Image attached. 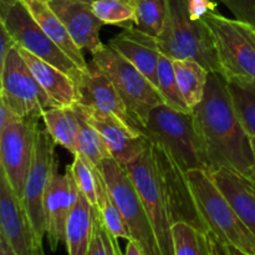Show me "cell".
<instances>
[{
	"label": "cell",
	"instance_id": "6da1fadb",
	"mask_svg": "<svg viewBox=\"0 0 255 255\" xmlns=\"http://www.w3.org/2000/svg\"><path fill=\"white\" fill-rule=\"evenodd\" d=\"M194 121L206 148L211 169L233 172L255 187V161L251 136L234 110L224 75L211 72L201 104L193 110Z\"/></svg>",
	"mask_w": 255,
	"mask_h": 255
},
{
	"label": "cell",
	"instance_id": "7a4b0ae2",
	"mask_svg": "<svg viewBox=\"0 0 255 255\" xmlns=\"http://www.w3.org/2000/svg\"><path fill=\"white\" fill-rule=\"evenodd\" d=\"M188 0H167V19L158 39L161 54L171 60H194L209 72H221L216 46L203 20H192Z\"/></svg>",
	"mask_w": 255,
	"mask_h": 255
},
{
	"label": "cell",
	"instance_id": "3957f363",
	"mask_svg": "<svg viewBox=\"0 0 255 255\" xmlns=\"http://www.w3.org/2000/svg\"><path fill=\"white\" fill-rule=\"evenodd\" d=\"M186 173L209 232L227 246L255 255V237L217 186L209 172L191 169Z\"/></svg>",
	"mask_w": 255,
	"mask_h": 255
},
{
	"label": "cell",
	"instance_id": "277c9868",
	"mask_svg": "<svg viewBox=\"0 0 255 255\" xmlns=\"http://www.w3.org/2000/svg\"><path fill=\"white\" fill-rule=\"evenodd\" d=\"M143 132L149 139L166 147L184 172L211 169L193 112L177 111L162 104L152 110Z\"/></svg>",
	"mask_w": 255,
	"mask_h": 255
},
{
	"label": "cell",
	"instance_id": "5b68a950",
	"mask_svg": "<svg viewBox=\"0 0 255 255\" xmlns=\"http://www.w3.org/2000/svg\"><path fill=\"white\" fill-rule=\"evenodd\" d=\"M92 61L111 80L128 112L143 132L152 110L164 104L157 87L110 45H104L94 52Z\"/></svg>",
	"mask_w": 255,
	"mask_h": 255
},
{
	"label": "cell",
	"instance_id": "8992f818",
	"mask_svg": "<svg viewBox=\"0 0 255 255\" xmlns=\"http://www.w3.org/2000/svg\"><path fill=\"white\" fill-rule=\"evenodd\" d=\"M216 46L226 79L255 80V26L211 11L202 19Z\"/></svg>",
	"mask_w": 255,
	"mask_h": 255
},
{
	"label": "cell",
	"instance_id": "52a82bcc",
	"mask_svg": "<svg viewBox=\"0 0 255 255\" xmlns=\"http://www.w3.org/2000/svg\"><path fill=\"white\" fill-rule=\"evenodd\" d=\"M100 169L124 214L131 233V239L141 246L146 255H163L151 219L124 164L111 157L100 164Z\"/></svg>",
	"mask_w": 255,
	"mask_h": 255
},
{
	"label": "cell",
	"instance_id": "ba28073f",
	"mask_svg": "<svg viewBox=\"0 0 255 255\" xmlns=\"http://www.w3.org/2000/svg\"><path fill=\"white\" fill-rule=\"evenodd\" d=\"M139 194L144 209L153 226L159 248L163 255H174L173 221L168 202L157 174L151 148L125 166Z\"/></svg>",
	"mask_w": 255,
	"mask_h": 255
},
{
	"label": "cell",
	"instance_id": "9c48e42d",
	"mask_svg": "<svg viewBox=\"0 0 255 255\" xmlns=\"http://www.w3.org/2000/svg\"><path fill=\"white\" fill-rule=\"evenodd\" d=\"M0 101L19 117H42L49 110L60 107L40 86L20 55L17 46L10 51L4 64L0 66Z\"/></svg>",
	"mask_w": 255,
	"mask_h": 255
},
{
	"label": "cell",
	"instance_id": "30bf717a",
	"mask_svg": "<svg viewBox=\"0 0 255 255\" xmlns=\"http://www.w3.org/2000/svg\"><path fill=\"white\" fill-rule=\"evenodd\" d=\"M149 148L162 189L171 209L173 224L184 222L204 233H209V228L199 211L186 172L161 143L149 139Z\"/></svg>",
	"mask_w": 255,
	"mask_h": 255
},
{
	"label": "cell",
	"instance_id": "8fae6325",
	"mask_svg": "<svg viewBox=\"0 0 255 255\" xmlns=\"http://www.w3.org/2000/svg\"><path fill=\"white\" fill-rule=\"evenodd\" d=\"M55 146L56 143L46 128L37 131L34 156L21 197L22 206L29 216L37 238L41 242L46 234V219L44 211L45 193L59 167L55 154Z\"/></svg>",
	"mask_w": 255,
	"mask_h": 255
},
{
	"label": "cell",
	"instance_id": "7c38bea8",
	"mask_svg": "<svg viewBox=\"0 0 255 255\" xmlns=\"http://www.w3.org/2000/svg\"><path fill=\"white\" fill-rule=\"evenodd\" d=\"M39 120L37 116L22 117L0 129L1 173L20 199L34 156Z\"/></svg>",
	"mask_w": 255,
	"mask_h": 255
},
{
	"label": "cell",
	"instance_id": "4fadbf2b",
	"mask_svg": "<svg viewBox=\"0 0 255 255\" xmlns=\"http://www.w3.org/2000/svg\"><path fill=\"white\" fill-rule=\"evenodd\" d=\"M0 22L5 25L20 47L61 70L77 85L84 71L45 34L22 1L14 5Z\"/></svg>",
	"mask_w": 255,
	"mask_h": 255
},
{
	"label": "cell",
	"instance_id": "5bb4252c",
	"mask_svg": "<svg viewBox=\"0 0 255 255\" xmlns=\"http://www.w3.org/2000/svg\"><path fill=\"white\" fill-rule=\"evenodd\" d=\"M0 229L1 237L16 255H45L20 197L4 174L0 176Z\"/></svg>",
	"mask_w": 255,
	"mask_h": 255
},
{
	"label": "cell",
	"instance_id": "9a60e30c",
	"mask_svg": "<svg viewBox=\"0 0 255 255\" xmlns=\"http://www.w3.org/2000/svg\"><path fill=\"white\" fill-rule=\"evenodd\" d=\"M77 105L86 112L112 115L128 125L131 128L142 132L141 127L131 116L111 80L94 61L89 64L86 71L82 72L77 82Z\"/></svg>",
	"mask_w": 255,
	"mask_h": 255
},
{
	"label": "cell",
	"instance_id": "2e32d148",
	"mask_svg": "<svg viewBox=\"0 0 255 255\" xmlns=\"http://www.w3.org/2000/svg\"><path fill=\"white\" fill-rule=\"evenodd\" d=\"M79 192L70 166L66 167L65 174L55 172L44 198L46 237L52 252L56 251L60 243L65 242L66 222Z\"/></svg>",
	"mask_w": 255,
	"mask_h": 255
},
{
	"label": "cell",
	"instance_id": "e0dca14e",
	"mask_svg": "<svg viewBox=\"0 0 255 255\" xmlns=\"http://www.w3.org/2000/svg\"><path fill=\"white\" fill-rule=\"evenodd\" d=\"M82 111L90 124L102 134L112 157L124 166L138 158L149 147V138L146 134L131 128L117 117Z\"/></svg>",
	"mask_w": 255,
	"mask_h": 255
},
{
	"label": "cell",
	"instance_id": "ac0fdd59",
	"mask_svg": "<svg viewBox=\"0 0 255 255\" xmlns=\"http://www.w3.org/2000/svg\"><path fill=\"white\" fill-rule=\"evenodd\" d=\"M55 14L60 17L75 44L91 54L101 49L100 30L104 22L95 15L90 2L79 0H47Z\"/></svg>",
	"mask_w": 255,
	"mask_h": 255
},
{
	"label": "cell",
	"instance_id": "d6986e66",
	"mask_svg": "<svg viewBox=\"0 0 255 255\" xmlns=\"http://www.w3.org/2000/svg\"><path fill=\"white\" fill-rule=\"evenodd\" d=\"M109 45L128 60L157 87V69L161 50L156 36L133 26L124 29V31L116 35Z\"/></svg>",
	"mask_w": 255,
	"mask_h": 255
},
{
	"label": "cell",
	"instance_id": "ffe728a7",
	"mask_svg": "<svg viewBox=\"0 0 255 255\" xmlns=\"http://www.w3.org/2000/svg\"><path fill=\"white\" fill-rule=\"evenodd\" d=\"M17 49L40 86L57 106L69 107L77 104V85L71 77L49 62L32 55L27 50L20 46H17Z\"/></svg>",
	"mask_w": 255,
	"mask_h": 255
},
{
	"label": "cell",
	"instance_id": "44dd1931",
	"mask_svg": "<svg viewBox=\"0 0 255 255\" xmlns=\"http://www.w3.org/2000/svg\"><path fill=\"white\" fill-rule=\"evenodd\" d=\"M35 21L40 25L45 34L82 70H87L89 64L85 61L82 50L75 44L64 22L55 14L47 0H21Z\"/></svg>",
	"mask_w": 255,
	"mask_h": 255
},
{
	"label": "cell",
	"instance_id": "7402d4cb",
	"mask_svg": "<svg viewBox=\"0 0 255 255\" xmlns=\"http://www.w3.org/2000/svg\"><path fill=\"white\" fill-rule=\"evenodd\" d=\"M212 178L228 198L252 234L255 237V191L244 179L224 168L208 171Z\"/></svg>",
	"mask_w": 255,
	"mask_h": 255
},
{
	"label": "cell",
	"instance_id": "603a6c76",
	"mask_svg": "<svg viewBox=\"0 0 255 255\" xmlns=\"http://www.w3.org/2000/svg\"><path fill=\"white\" fill-rule=\"evenodd\" d=\"M95 209L86 197L79 192L65 228L67 255H86L95 223Z\"/></svg>",
	"mask_w": 255,
	"mask_h": 255
},
{
	"label": "cell",
	"instance_id": "cb8c5ba5",
	"mask_svg": "<svg viewBox=\"0 0 255 255\" xmlns=\"http://www.w3.org/2000/svg\"><path fill=\"white\" fill-rule=\"evenodd\" d=\"M179 91L187 106L193 111L202 102L211 72L194 60H173Z\"/></svg>",
	"mask_w": 255,
	"mask_h": 255
},
{
	"label": "cell",
	"instance_id": "d4e9b609",
	"mask_svg": "<svg viewBox=\"0 0 255 255\" xmlns=\"http://www.w3.org/2000/svg\"><path fill=\"white\" fill-rule=\"evenodd\" d=\"M42 120L55 143L76 154L80 124L74 106L49 110L42 115Z\"/></svg>",
	"mask_w": 255,
	"mask_h": 255
},
{
	"label": "cell",
	"instance_id": "484cf974",
	"mask_svg": "<svg viewBox=\"0 0 255 255\" xmlns=\"http://www.w3.org/2000/svg\"><path fill=\"white\" fill-rule=\"evenodd\" d=\"M97 178V209L100 212L102 221L106 228L111 232L115 238H122L129 241L131 233L127 227L125 217L120 209L119 204L115 201L109 186H107L101 169L96 168Z\"/></svg>",
	"mask_w": 255,
	"mask_h": 255
},
{
	"label": "cell",
	"instance_id": "4316f807",
	"mask_svg": "<svg viewBox=\"0 0 255 255\" xmlns=\"http://www.w3.org/2000/svg\"><path fill=\"white\" fill-rule=\"evenodd\" d=\"M72 106L76 110L80 124L79 137H77V153L86 158L92 166L100 168V164L105 159L111 158V152H110L102 134L89 122L85 112L76 104Z\"/></svg>",
	"mask_w": 255,
	"mask_h": 255
},
{
	"label": "cell",
	"instance_id": "83f0119b",
	"mask_svg": "<svg viewBox=\"0 0 255 255\" xmlns=\"http://www.w3.org/2000/svg\"><path fill=\"white\" fill-rule=\"evenodd\" d=\"M234 110L242 126L251 137H255V80L227 79Z\"/></svg>",
	"mask_w": 255,
	"mask_h": 255
},
{
	"label": "cell",
	"instance_id": "f1b7e54d",
	"mask_svg": "<svg viewBox=\"0 0 255 255\" xmlns=\"http://www.w3.org/2000/svg\"><path fill=\"white\" fill-rule=\"evenodd\" d=\"M174 255H213L208 233L184 222L173 224Z\"/></svg>",
	"mask_w": 255,
	"mask_h": 255
},
{
	"label": "cell",
	"instance_id": "f546056e",
	"mask_svg": "<svg viewBox=\"0 0 255 255\" xmlns=\"http://www.w3.org/2000/svg\"><path fill=\"white\" fill-rule=\"evenodd\" d=\"M134 7V25L141 31L158 37L167 19V0H129Z\"/></svg>",
	"mask_w": 255,
	"mask_h": 255
},
{
	"label": "cell",
	"instance_id": "4dcf8cb0",
	"mask_svg": "<svg viewBox=\"0 0 255 255\" xmlns=\"http://www.w3.org/2000/svg\"><path fill=\"white\" fill-rule=\"evenodd\" d=\"M157 80H158V89L164 105L171 109L177 110L181 112H192L182 97L179 91L178 84H177L176 74H174L173 60L161 54L157 69Z\"/></svg>",
	"mask_w": 255,
	"mask_h": 255
},
{
	"label": "cell",
	"instance_id": "1f68e13d",
	"mask_svg": "<svg viewBox=\"0 0 255 255\" xmlns=\"http://www.w3.org/2000/svg\"><path fill=\"white\" fill-rule=\"evenodd\" d=\"M91 5L104 24L119 25L124 29L134 26V7L129 0H97Z\"/></svg>",
	"mask_w": 255,
	"mask_h": 255
},
{
	"label": "cell",
	"instance_id": "d6a6232c",
	"mask_svg": "<svg viewBox=\"0 0 255 255\" xmlns=\"http://www.w3.org/2000/svg\"><path fill=\"white\" fill-rule=\"evenodd\" d=\"M74 162L71 163V173L75 183L87 201L96 207L97 204V178L96 168L80 153L74 154Z\"/></svg>",
	"mask_w": 255,
	"mask_h": 255
},
{
	"label": "cell",
	"instance_id": "836d02e7",
	"mask_svg": "<svg viewBox=\"0 0 255 255\" xmlns=\"http://www.w3.org/2000/svg\"><path fill=\"white\" fill-rule=\"evenodd\" d=\"M86 255H124L111 232L106 228L99 209H95V223L91 241Z\"/></svg>",
	"mask_w": 255,
	"mask_h": 255
},
{
	"label": "cell",
	"instance_id": "e575fe53",
	"mask_svg": "<svg viewBox=\"0 0 255 255\" xmlns=\"http://www.w3.org/2000/svg\"><path fill=\"white\" fill-rule=\"evenodd\" d=\"M226 5L234 17L255 26V0H217Z\"/></svg>",
	"mask_w": 255,
	"mask_h": 255
},
{
	"label": "cell",
	"instance_id": "d590c367",
	"mask_svg": "<svg viewBox=\"0 0 255 255\" xmlns=\"http://www.w3.org/2000/svg\"><path fill=\"white\" fill-rule=\"evenodd\" d=\"M217 5L216 0H188L187 9L192 20H202L208 12L216 11Z\"/></svg>",
	"mask_w": 255,
	"mask_h": 255
},
{
	"label": "cell",
	"instance_id": "8d00e7d4",
	"mask_svg": "<svg viewBox=\"0 0 255 255\" xmlns=\"http://www.w3.org/2000/svg\"><path fill=\"white\" fill-rule=\"evenodd\" d=\"M17 45V42L15 41L14 37L11 36L7 29L5 27V25L2 22H0V66L4 64V61L6 60L7 55L10 54L12 49H15Z\"/></svg>",
	"mask_w": 255,
	"mask_h": 255
},
{
	"label": "cell",
	"instance_id": "74e56055",
	"mask_svg": "<svg viewBox=\"0 0 255 255\" xmlns=\"http://www.w3.org/2000/svg\"><path fill=\"white\" fill-rule=\"evenodd\" d=\"M19 119H22V117H19L11 109L6 106L4 102L0 101V129L6 127L7 125L12 124V122L17 121Z\"/></svg>",
	"mask_w": 255,
	"mask_h": 255
},
{
	"label": "cell",
	"instance_id": "f35d334b",
	"mask_svg": "<svg viewBox=\"0 0 255 255\" xmlns=\"http://www.w3.org/2000/svg\"><path fill=\"white\" fill-rule=\"evenodd\" d=\"M209 239H211L212 243V249H213V255H232L231 251H229L228 246L224 244L223 242L219 241L216 236H214L212 232L208 233Z\"/></svg>",
	"mask_w": 255,
	"mask_h": 255
},
{
	"label": "cell",
	"instance_id": "ab89813d",
	"mask_svg": "<svg viewBox=\"0 0 255 255\" xmlns=\"http://www.w3.org/2000/svg\"><path fill=\"white\" fill-rule=\"evenodd\" d=\"M124 255H146L143 249L141 248L138 243L133 239H129L127 241V246H126V251H125Z\"/></svg>",
	"mask_w": 255,
	"mask_h": 255
},
{
	"label": "cell",
	"instance_id": "60d3db41",
	"mask_svg": "<svg viewBox=\"0 0 255 255\" xmlns=\"http://www.w3.org/2000/svg\"><path fill=\"white\" fill-rule=\"evenodd\" d=\"M19 1H21V0H0V20L5 19L10 9Z\"/></svg>",
	"mask_w": 255,
	"mask_h": 255
},
{
	"label": "cell",
	"instance_id": "b9f144b4",
	"mask_svg": "<svg viewBox=\"0 0 255 255\" xmlns=\"http://www.w3.org/2000/svg\"><path fill=\"white\" fill-rule=\"evenodd\" d=\"M0 255H16L11 249V247L9 246V243L1 236H0Z\"/></svg>",
	"mask_w": 255,
	"mask_h": 255
},
{
	"label": "cell",
	"instance_id": "7bdbcfd3",
	"mask_svg": "<svg viewBox=\"0 0 255 255\" xmlns=\"http://www.w3.org/2000/svg\"><path fill=\"white\" fill-rule=\"evenodd\" d=\"M228 248H229V251H231L232 255H253V254H247V253H244V252L239 251V249H237V248H233V247H229V246H228Z\"/></svg>",
	"mask_w": 255,
	"mask_h": 255
},
{
	"label": "cell",
	"instance_id": "ee69618b",
	"mask_svg": "<svg viewBox=\"0 0 255 255\" xmlns=\"http://www.w3.org/2000/svg\"><path fill=\"white\" fill-rule=\"evenodd\" d=\"M251 143H252V149H253L254 161H255V137H251ZM252 188L255 189V187H252Z\"/></svg>",
	"mask_w": 255,
	"mask_h": 255
},
{
	"label": "cell",
	"instance_id": "f6af8a7d",
	"mask_svg": "<svg viewBox=\"0 0 255 255\" xmlns=\"http://www.w3.org/2000/svg\"><path fill=\"white\" fill-rule=\"evenodd\" d=\"M79 1H85V2H90V4H92V2L97 1V0H79Z\"/></svg>",
	"mask_w": 255,
	"mask_h": 255
},
{
	"label": "cell",
	"instance_id": "bcb514c9",
	"mask_svg": "<svg viewBox=\"0 0 255 255\" xmlns=\"http://www.w3.org/2000/svg\"><path fill=\"white\" fill-rule=\"evenodd\" d=\"M216 1H217V0H216Z\"/></svg>",
	"mask_w": 255,
	"mask_h": 255
}]
</instances>
